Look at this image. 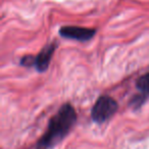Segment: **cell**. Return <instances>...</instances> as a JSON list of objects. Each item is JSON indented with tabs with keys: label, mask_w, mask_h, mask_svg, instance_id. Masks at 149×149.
<instances>
[{
	"label": "cell",
	"mask_w": 149,
	"mask_h": 149,
	"mask_svg": "<svg viewBox=\"0 0 149 149\" xmlns=\"http://www.w3.org/2000/svg\"><path fill=\"white\" fill-rule=\"evenodd\" d=\"M77 122V112L70 103L59 108L55 116L50 118L43 136L39 139L36 149H52L60 143Z\"/></svg>",
	"instance_id": "cell-1"
},
{
	"label": "cell",
	"mask_w": 149,
	"mask_h": 149,
	"mask_svg": "<svg viewBox=\"0 0 149 149\" xmlns=\"http://www.w3.org/2000/svg\"><path fill=\"white\" fill-rule=\"evenodd\" d=\"M118 108V104L112 97L102 95L96 100L91 109V118L97 124H103L108 120Z\"/></svg>",
	"instance_id": "cell-2"
},
{
	"label": "cell",
	"mask_w": 149,
	"mask_h": 149,
	"mask_svg": "<svg viewBox=\"0 0 149 149\" xmlns=\"http://www.w3.org/2000/svg\"><path fill=\"white\" fill-rule=\"evenodd\" d=\"M95 33L96 31L94 29L77 27V26H64L59 29V35L62 38L80 42H87L91 40Z\"/></svg>",
	"instance_id": "cell-3"
},
{
	"label": "cell",
	"mask_w": 149,
	"mask_h": 149,
	"mask_svg": "<svg viewBox=\"0 0 149 149\" xmlns=\"http://www.w3.org/2000/svg\"><path fill=\"white\" fill-rule=\"evenodd\" d=\"M138 93L132 97L130 106L133 109H139L149 97V72L141 76L136 82Z\"/></svg>",
	"instance_id": "cell-4"
},
{
	"label": "cell",
	"mask_w": 149,
	"mask_h": 149,
	"mask_svg": "<svg viewBox=\"0 0 149 149\" xmlns=\"http://www.w3.org/2000/svg\"><path fill=\"white\" fill-rule=\"evenodd\" d=\"M56 44L50 43L43 48L36 56H34L33 59V68H35L38 72H45L49 66L51 61L52 55L55 51Z\"/></svg>",
	"instance_id": "cell-5"
}]
</instances>
